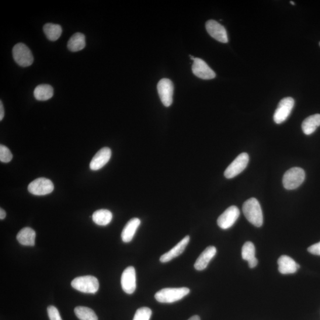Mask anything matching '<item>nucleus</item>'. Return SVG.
I'll use <instances>...</instances> for the list:
<instances>
[{"instance_id":"1","label":"nucleus","mask_w":320,"mask_h":320,"mask_svg":"<svg viewBox=\"0 0 320 320\" xmlns=\"http://www.w3.org/2000/svg\"><path fill=\"white\" fill-rule=\"evenodd\" d=\"M243 212L250 223L257 227H262L263 215L259 201L256 198H250L246 201L243 206Z\"/></svg>"},{"instance_id":"2","label":"nucleus","mask_w":320,"mask_h":320,"mask_svg":"<svg viewBox=\"0 0 320 320\" xmlns=\"http://www.w3.org/2000/svg\"><path fill=\"white\" fill-rule=\"evenodd\" d=\"M190 293L187 288H168L156 292L155 298L160 303L171 304L182 300Z\"/></svg>"},{"instance_id":"3","label":"nucleus","mask_w":320,"mask_h":320,"mask_svg":"<svg viewBox=\"0 0 320 320\" xmlns=\"http://www.w3.org/2000/svg\"><path fill=\"white\" fill-rule=\"evenodd\" d=\"M71 286L75 290L83 293L95 294L99 290V283L95 276H80L72 281Z\"/></svg>"},{"instance_id":"4","label":"nucleus","mask_w":320,"mask_h":320,"mask_svg":"<svg viewBox=\"0 0 320 320\" xmlns=\"http://www.w3.org/2000/svg\"><path fill=\"white\" fill-rule=\"evenodd\" d=\"M305 178L304 170L300 168H293L284 174L283 185L287 190L296 189L300 187Z\"/></svg>"},{"instance_id":"5","label":"nucleus","mask_w":320,"mask_h":320,"mask_svg":"<svg viewBox=\"0 0 320 320\" xmlns=\"http://www.w3.org/2000/svg\"><path fill=\"white\" fill-rule=\"evenodd\" d=\"M13 57L17 64L22 67L32 65L34 58L32 52L25 44H17L13 47Z\"/></svg>"},{"instance_id":"6","label":"nucleus","mask_w":320,"mask_h":320,"mask_svg":"<svg viewBox=\"0 0 320 320\" xmlns=\"http://www.w3.org/2000/svg\"><path fill=\"white\" fill-rule=\"evenodd\" d=\"M295 101L291 97H285L280 101L277 109L274 112L273 119L274 123L281 124L288 119L294 108Z\"/></svg>"},{"instance_id":"7","label":"nucleus","mask_w":320,"mask_h":320,"mask_svg":"<svg viewBox=\"0 0 320 320\" xmlns=\"http://www.w3.org/2000/svg\"><path fill=\"white\" fill-rule=\"evenodd\" d=\"M249 162V156L246 152L238 155L224 172V176L227 179H232L244 171Z\"/></svg>"},{"instance_id":"8","label":"nucleus","mask_w":320,"mask_h":320,"mask_svg":"<svg viewBox=\"0 0 320 320\" xmlns=\"http://www.w3.org/2000/svg\"><path fill=\"white\" fill-rule=\"evenodd\" d=\"M54 189L53 183L47 178H38L31 182L28 186L30 193L37 196H44L52 192Z\"/></svg>"},{"instance_id":"9","label":"nucleus","mask_w":320,"mask_h":320,"mask_svg":"<svg viewBox=\"0 0 320 320\" xmlns=\"http://www.w3.org/2000/svg\"><path fill=\"white\" fill-rule=\"evenodd\" d=\"M157 90L160 99L164 106L169 107L173 103L174 86L171 80L163 78L158 83Z\"/></svg>"},{"instance_id":"10","label":"nucleus","mask_w":320,"mask_h":320,"mask_svg":"<svg viewBox=\"0 0 320 320\" xmlns=\"http://www.w3.org/2000/svg\"><path fill=\"white\" fill-rule=\"evenodd\" d=\"M121 286L123 290L128 294H132L136 290V272L134 267H128L124 271L121 276Z\"/></svg>"},{"instance_id":"11","label":"nucleus","mask_w":320,"mask_h":320,"mask_svg":"<svg viewBox=\"0 0 320 320\" xmlns=\"http://www.w3.org/2000/svg\"><path fill=\"white\" fill-rule=\"evenodd\" d=\"M239 214L240 211L237 207L235 206L229 207L218 218V225L223 229L231 228L238 220Z\"/></svg>"},{"instance_id":"12","label":"nucleus","mask_w":320,"mask_h":320,"mask_svg":"<svg viewBox=\"0 0 320 320\" xmlns=\"http://www.w3.org/2000/svg\"><path fill=\"white\" fill-rule=\"evenodd\" d=\"M206 29L210 36L221 43H227L228 38L225 27L214 20H208L206 23Z\"/></svg>"},{"instance_id":"13","label":"nucleus","mask_w":320,"mask_h":320,"mask_svg":"<svg viewBox=\"0 0 320 320\" xmlns=\"http://www.w3.org/2000/svg\"><path fill=\"white\" fill-rule=\"evenodd\" d=\"M192 72L197 77L203 79H211L216 76L215 72L203 60L195 58L192 65Z\"/></svg>"},{"instance_id":"14","label":"nucleus","mask_w":320,"mask_h":320,"mask_svg":"<svg viewBox=\"0 0 320 320\" xmlns=\"http://www.w3.org/2000/svg\"><path fill=\"white\" fill-rule=\"evenodd\" d=\"M111 156L112 151L109 148L104 147L100 149L90 162V169L96 171L103 168L109 162Z\"/></svg>"},{"instance_id":"15","label":"nucleus","mask_w":320,"mask_h":320,"mask_svg":"<svg viewBox=\"0 0 320 320\" xmlns=\"http://www.w3.org/2000/svg\"><path fill=\"white\" fill-rule=\"evenodd\" d=\"M190 241V236L187 235L183 239L177 244L174 248L169 250L168 252L164 254L160 257V262L162 263H167L170 262L172 259L176 258L182 254L185 250L186 247L188 245Z\"/></svg>"},{"instance_id":"16","label":"nucleus","mask_w":320,"mask_h":320,"mask_svg":"<svg viewBox=\"0 0 320 320\" xmlns=\"http://www.w3.org/2000/svg\"><path fill=\"white\" fill-rule=\"evenodd\" d=\"M278 270L281 274H292L297 272L300 265L291 257L283 255L277 260Z\"/></svg>"},{"instance_id":"17","label":"nucleus","mask_w":320,"mask_h":320,"mask_svg":"<svg viewBox=\"0 0 320 320\" xmlns=\"http://www.w3.org/2000/svg\"><path fill=\"white\" fill-rule=\"evenodd\" d=\"M217 254V249L214 246H209L201 254L194 263V268L197 270H203L207 268L209 263Z\"/></svg>"},{"instance_id":"18","label":"nucleus","mask_w":320,"mask_h":320,"mask_svg":"<svg viewBox=\"0 0 320 320\" xmlns=\"http://www.w3.org/2000/svg\"><path fill=\"white\" fill-rule=\"evenodd\" d=\"M140 224L141 221L137 218H132L128 222L121 234L122 239L124 243H130L132 241Z\"/></svg>"},{"instance_id":"19","label":"nucleus","mask_w":320,"mask_h":320,"mask_svg":"<svg viewBox=\"0 0 320 320\" xmlns=\"http://www.w3.org/2000/svg\"><path fill=\"white\" fill-rule=\"evenodd\" d=\"M16 238L22 245L33 246L35 245L36 232L32 228L25 227L21 229Z\"/></svg>"},{"instance_id":"20","label":"nucleus","mask_w":320,"mask_h":320,"mask_svg":"<svg viewBox=\"0 0 320 320\" xmlns=\"http://www.w3.org/2000/svg\"><path fill=\"white\" fill-rule=\"evenodd\" d=\"M319 126L320 114H315L306 118L302 124V130L305 135H309L314 133Z\"/></svg>"},{"instance_id":"21","label":"nucleus","mask_w":320,"mask_h":320,"mask_svg":"<svg viewBox=\"0 0 320 320\" xmlns=\"http://www.w3.org/2000/svg\"><path fill=\"white\" fill-rule=\"evenodd\" d=\"M86 46V36L82 33H76L71 37L68 42V50L71 52L82 51Z\"/></svg>"},{"instance_id":"22","label":"nucleus","mask_w":320,"mask_h":320,"mask_svg":"<svg viewBox=\"0 0 320 320\" xmlns=\"http://www.w3.org/2000/svg\"><path fill=\"white\" fill-rule=\"evenodd\" d=\"M54 89L49 85H40L34 90V96L38 101H47L54 96Z\"/></svg>"},{"instance_id":"23","label":"nucleus","mask_w":320,"mask_h":320,"mask_svg":"<svg viewBox=\"0 0 320 320\" xmlns=\"http://www.w3.org/2000/svg\"><path fill=\"white\" fill-rule=\"evenodd\" d=\"M92 218L97 225L106 226L112 221L113 215L109 210H100L94 212Z\"/></svg>"},{"instance_id":"24","label":"nucleus","mask_w":320,"mask_h":320,"mask_svg":"<svg viewBox=\"0 0 320 320\" xmlns=\"http://www.w3.org/2000/svg\"><path fill=\"white\" fill-rule=\"evenodd\" d=\"M44 32L49 40L56 41L61 37L62 29L59 24L47 23L44 26Z\"/></svg>"},{"instance_id":"25","label":"nucleus","mask_w":320,"mask_h":320,"mask_svg":"<svg viewBox=\"0 0 320 320\" xmlns=\"http://www.w3.org/2000/svg\"><path fill=\"white\" fill-rule=\"evenodd\" d=\"M74 312L80 320H98L95 311L91 308L86 307H76Z\"/></svg>"},{"instance_id":"26","label":"nucleus","mask_w":320,"mask_h":320,"mask_svg":"<svg viewBox=\"0 0 320 320\" xmlns=\"http://www.w3.org/2000/svg\"><path fill=\"white\" fill-rule=\"evenodd\" d=\"M242 255L243 259L248 261V263L255 260L256 249L255 245L252 242H246L243 246Z\"/></svg>"},{"instance_id":"27","label":"nucleus","mask_w":320,"mask_h":320,"mask_svg":"<svg viewBox=\"0 0 320 320\" xmlns=\"http://www.w3.org/2000/svg\"><path fill=\"white\" fill-rule=\"evenodd\" d=\"M152 315V311L148 307H142L137 309L133 320H149Z\"/></svg>"},{"instance_id":"28","label":"nucleus","mask_w":320,"mask_h":320,"mask_svg":"<svg viewBox=\"0 0 320 320\" xmlns=\"http://www.w3.org/2000/svg\"><path fill=\"white\" fill-rule=\"evenodd\" d=\"M13 155L10 149L6 146H0V161L3 163H8L12 161Z\"/></svg>"},{"instance_id":"29","label":"nucleus","mask_w":320,"mask_h":320,"mask_svg":"<svg viewBox=\"0 0 320 320\" xmlns=\"http://www.w3.org/2000/svg\"><path fill=\"white\" fill-rule=\"evenodd\" d=\"M48 314L50 320H62L58 309L54 306H49L47 309Z\"/></svg>"},{"instance_id":"30","label":"nucleus","mask_w":320,"mask_h":320,"mask_svg":"<svg viewBox=\"0 0 320 320\" xmlns=\"http://www.w3.org/2000/svg\"><path fill=\"white\" fill-rule=\"evenodd\" d=\"M308 251L312 255L320 256V242L309 247Z\"/></svg>"},{"instance_id":"31","label":"nucleus","mask_w":320,"mask_h":320,"mask_svg":"<svg viewBox=\"0 0 320 320\" xmlns=\"http://www.w3.org/2000/svg\"><path fill=\"white\" fill-rule=\"evenodd\" d=\"M5 116V109L2 101H0V121H2Z\"/></svg>"},{"instance_id":"32","label":"nucleus","mask_w":320,"mask_h":320,"mask_svg":"<svg viewBox=\"0 0 320 320\" xmlns=\"http://www.w3.org/2000/svg\"><path fill=\"white\" fill-rule=\"evenodd\" d=\"M6 217V212H5V211L2 208L0 209V219H1L2 220H4Z\"/></svg>"},{"instance_id":"33","label":"nucleus","mask_w":320,"mask_h":320,"mask_svg":"<svg viewBox=\"0 0 320 320\" xmlns=\"http://www.w3.org/2000/svg\"><path fill=\"white\" fill-rule=\"evenodd\" d=\"M188 320H201L199 316L194 315L192 317L190 318Z\"/></svg>"},{"instance_id":"34","label":"nucleus","mask_w":320,"mask_h":320,"mask_svg":"<svg viewBox=\"0 0 320 320\" xmlns=\"http://www.w3.org/2000/svg\"><path fill=\"white\" fill-rule=\"evenodd\" d=\"M190 58H191V60H193V61H194V59H195V58H194V57H192V55H190Z\"/></svg>"},{"instance_id":"35","label":"nucleus","mask_w":320,"mask_h":320,"mask_svg":"<svg viewBox=\"0 0 320 320\" xmlns=\"http://www.w3.org/2000/svg\"><path fill=\"white\" fill-rule=\"evenodd\" d=\"M290 3H291V5H295V3H294V2H292V1H291V2H290Z\"/></svg>"},{"instance_id":"36","label":"nucleus","mask_w":320,"mask_h":320,"mask_svg":"<svg viewBox=\"0 0 320 320\" xmlns=\"http://www.w3.org/2000/svg\"><path fill=\"white\" fill-rule=\"evenodd\" d=\"M319 46H320V43H319Z\"/></svg>"}]
</instances>
